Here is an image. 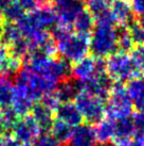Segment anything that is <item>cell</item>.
<instances>
[{
	"label": "cell",
	"instance_id": "obj_29",
	"mask_svg": "<svg viewBox=\"0 0 144 146\" xmlns=\"http://www.w3.org/2000/svg\"><path fill=\"white\" fill-rule=\"evenodd\" d=\"M132 122L136 135H144V111H137L132 115Z\"/></svg>",
	"mask_w": 144,
	"mask_h": 146
},
{
	"label": "cell",
	"instance_id": "obj_23",
	"mask_svg": "<svg viewBox=\"0 0 144 146\" xmlns=\"http://www.w3.org/2000/svg\"><path fill=\"white\" fill-rule=\"evenodd\" d=\"M2 13H3L4 21L15 23V24L26 15V11L17 0H12L8 7L2 10Z\"/></svg>",
	"mask_w": 144,
	"mask_h": 146
},
{
	"label": "cell",
	"instance_id": "obj_11",
	"mask_svg": "<svg viewBox=\"0 0 144 146\" xmlns=\"http://www.w3.org/2000/svg\"><path fill=\"white\" fill-rule=\"evenodd\" d=\"M109 11L116 26H119L120 28L128 27V25L134 21V12L129 0H113L110 4Z\"/></svg>",
	"mask_w": 144,
	"mask_h": 146
},
{
	"label": "cell",
	"instance_id": "obj_5",
	"mask_svg": "<svg viewBox=\"0 0 144 146\" xmlns=\"http://www.w3.org/2000/svg\"><path fill=\"white\" fill-rule=\"evenodd\" d=\"M73 102L77 107L82 117L87 124L93 125L105 117L106 102L101 98L80 91Z\"/></svg>",
	"mask_w": 144,
	"mask_h": 146
},
{
	"label": "cell",
	"instance_id": "obj_41",
	"mask_svg": "<svg viewBox=\"0 0 144 146\" xmlns=\"http://www.w3.org/2000/svg\"><path fill=\"white\" fill-rule=\"evenodd\" d=\"M1 140H2V134H0V146H1Z\"/></svg>",
	"mask_w": 144,
	"mask_h": 146
},
{
	"label": "cell",
	"instance_id": "obj_3",
	"mask_svg": "<svg viewBox=\"0 0 144 146\" xmlns=\"http://www.w3.org/2000/svg\"><path fill=\"white\" fill-rule=\"evenodd\" d=\"M132 113V105L126 86L123 85V83L115 82L106 100L105 116L112 121H117L130 117Z\"/></svg>",
	"mask_w": 144,
	"mask_h": 146
},
{
	"label": "cell",
	"instance_id": "obj_22",
	"mask_svg": "<svg viewBox=\"0 0 144 146\" xmlns=\"http://www.w3.org/2000/svg\"><path fill=\"white\" fill-rule=\"evenodd\" d=\"M14 84L8 78H0V109L9 108L12 105Z\"/></svg>",
	"mask_w": 144,
	"mask_h": 146
},
{
	"label": "cell",
	"instance_id": "obj_21",
	"mask_svg": "<svg viewBox=\"0 0 144 146\" xmlns=\"http://www.w3.org/2000/svg\"><path fill=\"white\" fill-rule=\"evenodd\" d=\"M22 34L20 32L19 28L15 23H8L4 21L3 25L1 26V34H0V42H2L4 45L10 47L15 42L20 40Z\"/></svg>",
	"mask_w": 144,
	"mask_h": 146
},
{
	"label": "cell",
	"instance_id": "obj_28",
	"mask_svg": "<svg viewBox=\"0 0 144 146\" xmlns=\"http://www.w3.org/2000/svg\"><path fill=\"white\" fill-rule=\"evenodd\" d=\"M134 43L132 41V37L128 33L127 29L122 28L119 30V35H118V50L122 52H127L132 50Z\"/></svg>",
	"mask_w": 144,
	"mask_h": 146
},
{
	"label": "cell",
	"instance_id": "obj_30",
	"mask_svg": "<svg viewBox=\"0 0 144 146\" xmlns=\"http://www.w3.org/2000/svg\"><path fill=\"white\" fill-rule=\"evenodd\" d=\"M39 102L44 106H46L48 109L51 110L53 113H54V111L58 108V106L60 105V102L58 100V98H57V96L55 95L54 92L44 95Z\"/></svg>",
	"mask_w": 144,
	"mask_h": 146
},
{
	"label": "cell",
	"instance_id": "obj_27",
	"mask_svg": "<svg viewBox=\"0 0 144 146\" xmlns=\"http://www.w3.org/2000/svg\"><path fill=\"white\" fill-rule=\"evenodd\" d=\"M127 31L132 37L134 45L137 46H144V29L140 26L139 23L132 21L128 25Z\"/></svg>",
	"mask_w": 144,
	"mask_h": 146
},
{
	"label": "cell",
	"instance_id": "obj_10",
	"mask_svg": "<svg viewBox=\"0 0 144 146\" xmlns=\"http://www.w3.org/2000/svg\"><path fill=\"white\" fill-rule=\"evenodd\" d=\"M67 146H98L93 126L82 123L74 127Z\"/></svg>",
	"mask_w": 144,
	"mask_h": 146
},
{
	"label": "cell",
	"instance_id": "obj_32",
	"mask_svg": "<svg viewBox=\"0 0 144 146\" xmlns=\"http://www.w3.org/2000/svg\"><path fill=\"white\" fill-rule=\"evenodd\" d=\"M1 146H22L12 133H4L1 140Z\"/></svg>",
	"mask_w": 144,
	"mask_h": 146
},
{
	"label": "cell",
	"instance_id": "obj_20",
	"mask_svg": "<svg viewBox=\"0 0 144 146\" xmlns=\"http://www.w3.org/2000/svg\"><path fill=\"white\" fill-rule=\"evenodd\" d=\"M73 128L74 127H71L67 123L63 122L58 118H54L49 133L60 144L62 143H67L70 137H71Z\"/></svg>",
	"mask_w": 144,
	"mask_h": 146
},
{
	"label": "cell",
	"instance_id": "obj_36",
	"mask_svg": "<svg viewBox=\"0 0 144 146\" xmlns=\"http://www.w3.org/2000/svg\"><path fill=\"white\" fill-rule=\"evenodd\" d=\"M12 0H0V10L2 11L4 8H7Z\"/></svg>",
	"mask_w": 144,
	"mask_h": 146
},
{
	"label": "cell",
	"instance_id": "obj_24",
	"mask_svg": "<svg viewBox=\"0 0 144 146\" xmlns=\"http://www.w3.org/2000/svg\"><path fill=\"white\" fill-rule=\"evenodd\" d=\"M18 118L19 117L15 114V112L13 111L11 107L0 109V122H1V125H2L3 133L12 132L13 127L15 126Z\"/></svg>",
	"mask_w": 144,
	"mask_h": 146
},
{
	"label": "cell",
	"instance_id": "obj_31",
	"mask_svg": "<svg viewBox=\"0 0 144 146\" xmlns=\"http://www.w3.org/2000/svg\"><path fill=\"white\" fill-rule=\"evenodd\" d=\"M33 146H62L60 143H58L51 134L49 133H41L36 139Z\"/></svg>",
	"mask_w": 144,
	"mask_h": 146
},
{
	"label": "cell",
	"instance_id": "obj_6",
	"mask_svg": "<svg viewBox=\"0 0 144 146\" xmlns=\"http://www.w3.org/2000/svg\"><path fill=\"white\" fill-rule=\"evenodd\" d=\"M52 8L57 17V24L72 28L76 16L86 9V3L84 0H53Z\"/></svg>",
	"mask_w": 144,
	"mask_h": 146
},
{
	"label": "cell",
	"instance_id": "obj_26",
	"mask_svg": "<svg viewBox=\"0 0 144 146\" xmlns=\"http://www.w3.org/2000/svg\"><path fill=\"white\" fill-rule=\"evenodd\" d=\"M113 0H86L87 10L92 14V16L96 17L102 13L106 12L110 8V4Z\"/></svg>",
	"mask_w": 144,
	"mask_h": 146
},
{
	"label": "cell",
	"instance_id": "obj_12",
	"mask_svg": "<svg viewBox=\"0 0 144 146\" xmlns=\"http://www.w3.org/2000/svg\"><path fill=\"white\" fill-rule=\"evenodd\" d=\"M54 114L55 118L67 123L71 127H76L83 123V117L73 102H62L54 111Z\"/></svg>",
	"mask_w": 144,
	"mask_h": 146
},
{
	"label": "cell",
	"instance_id": "obj_40",
	"mask_svg": "<svg viewBox=\"0 0 144 146\" xmlns=\"http://www.w3.org/2000/svg\"><path fill=\"white\" fill-rule=\"evenodd\" d=\"M3 133V129H2V125H1V122H0V134Z\"/></svg>",
	"mask_w": 144,
	"mask_h": 146
},
{
	"label": "cell",
	"instance_id": "obj_15",
	"mask_svg": "<svg viewBox=\"0 0 144 146\" xmlns=\"http://www.w3.org/2000/svg\"><path fill=\"white\" fill-rule=\"evenodd\" d=\"M80 91L81 89L79 81H76L75 79L69 78L67 80H64L58 83L54 93L62 104V102H73Z\"/></svg>",
	"mask_w": 144,
	"mask_h": 146
},
{
	"label": "cell",
	"instance_id": "obj_38",
	"mask_svg": "<svg viewBox=\"0 0 144 146\" xmlns=\"http://www.w3.org/2000/svg\"><path fill=\"white\" fill-rule=\"evenodd\" d=\"M138 23H139L141 27H142V28L144 29V15H141L140 18H139V21H138Z\"/></svg>",
	"mask_w": 144,
	"mask_h": 146
},
{
	"label": "cell",
	"instance_id": "obj_25",
	"mask_svg": "<svg viewBox=\"0 0 144 146\" xmlns=\"http://www.w3.org/2000/svg\"><path fill=\"white\" fill-rule=\"evenodd\" d=\"M129 56L137 77H140L144 74V46H137V48L132 49Z\"/></svg>",
	"mask_w": 144,
	"mask_h": 146
},
{
	"label": "cell",
	"instance_id": "obj_1",
	"mask_svg": "<svg viewBox=\"0 0 144 146\" xmlns=\"http://www.w3.org/2000/svg\"><path fill=\"white\" fill-rule=\"evenodd\" d=\"M119 29L113 24L96 23L90 34L89 52L98 59L108 58L118 51Z\"/></svg>",
	"mask_w": 144,
	"mask_h": 146
},
{
	"label": "cell",
	"instance_id": "obj_4",
	"mask_svg": "<svg viewBox=\"0 0 144 146\" xmlns=\"http://www.w3.org/2000/svg\"><path fill=\"white\" fill-rule=\"evenodd\" d=\"M105 70L113 82L123 83L134 78H138L130 56L127 52H122L119 50L107 58L105 61Z\"/></svg>",
	"mask_w": 144,
	"mask_h": 146
},
{
	"label": "cell",
	"instance_id": "obj_14",
	"mask_svg": "<svg viewBox=\"0 0 144 146\" xmlns=\"http://www.w3.org/2000/svg\"><path fill=\"white\" fill-rule=\"evenodd\" d=\"M132 108L137 111H144V79L141 77L129 80L126 85Z\"/></svg>",
	"mask_w": 144,
	"mask_h": 146
},
{
	"label": "cell",
	"instance_id": "obj_2",
	"mask_svg": "<svg viewBox=\"0 0 144 146\" xmlns=\"http://www.w3.org/2000/svg\"><path fill=\"white\" fill-rule=\"evenodd\" d=\"M89 41L90 35L71 31L55 42L56 50L57 53L60 54V58L71 64H74L88 56Z\"/></svg>",
	"mask_w": 144,
	"mask_h": 146
},
{
	"label": "cell",
	"instance_id": "obj_37",
	"mask_svg": "<svg viewBox=\"0 0 144 146\" xmlns=\"http://www.w3.org/2000/svg\"><path fill=\"white\" fill-rule=\"evenodd\" d=\"M36 3H37V5L38 7H40V5H45V4H49V1L50 0H34Z\"/></svg>",
	"mask_w": 144,
	"mask_h": 146
},
{
	"label": "cell",
	"instance_id": "obj_16",
	"mask_svg": "<svg viewBox=\"0 0 144 146\" xmlns=\"http://www.w3.org/2000/svg\"><path fill=\"white\" fill-rule=\"evenodd\" d=\"M93 129H94L98 144L100 145L110 144L113 138V132H115V121L105 116L100 122L96 123Z\"/></svg>",
	"mask_w": 144,
	"mask_h": 146
},
{
	"label": "cell",
	"instance_id": "obj_39",
	"mask_svg": "<svg viewBox=\"0 0 144 146\" xmlns=\"http://www.w3.org/2000/svg\"><path fill=\"white\" fill-rule=\"evenodd\" d=\"M4 23V18H3V13H2V11L0 10V27L3 25Z\"/></svg>",
	"mask_w": 144,
	"mask_h": 146
},
{
	"label": "cell",
	"instance_id": "obj_8",
	"mask_svg": "<svg viewBox=\"0 0 144 146\" xmlns=\"http://www.w3.org/2000/svg\"><path fill=\"white\" fill-rule=\"evenodd\" d=\"M11 133L22 146H33L36 139L41 134V131L34 118L29 114L17 119Z\"/></svg>",
	"mask_w": 144,
	"mask_h": 146
},
{
	"label": "cell",
	"instance_id": "obj_7",
	"mask_svg": "<svg viewBox=\"0 0 144 146\" xmlns=\"http://www.w3.org/2000/svg\"><path fill=\"white\" fill-rule=\"evenodd\" d=\"M105 61L94 57H85L72 65L71 78L82 82L89 80L102 73H105Z\"/></svg>",
	"mask_w": 144,
	"mask_h": 146
},
{
	"label": "cell",
	"instance_id": "obj_13",
	"mask_svg": "<svg viewBox=\"0 0 144 146\" xmlns=\"http://www.w3.org/2000/svg\"><path fill=\"white\" fill-rule=\"evenodd\" d=\"M53 112L44 106L40 102L34 104L32 110L30 112V115L34 118V121L39 127L41 133H48L53 123Z\"/></svg>",
	"mask_w": 144,
	"mask_h": 146
},
{
	"label": "cell",
	"instance_id": "obj_34",
	"mask_svg": "<svg viewBox=\"0 0 144 146\" xmlns=\"http://www.w3.org/2000/svg\"><path fill=\"white\" fill-rule=\"evenodd\" d=\"M10 54V49L7 45H4L2 42H0V59L7 57Z\"/></svg>",
	"mask_w": 144,
	"mask_h": 146
},
{
	"label": "cell",
	"instance_id": "obj_18",
	"mask_svg": "<svg viewBox=\"0 0 144 146\" xmlns=\"http://www.w3.org/2000/svg\"><path fill=\"white\" fill-rule=\"evenodd\" d=\"M94 17L89 12L87 9H84L82 12L76 16L75 21H73L72 29L76 33L85 34V35H90L92 30L94 28Z\"/></svg>",
	"mask_w": 144,
	"mask_h": 146
},
{
	"label": "cell",
	"instance_id": "obj_33",
	"mask_svg": "<svg viewBox=\"0 0 144 146\" xmlns=\"http://www.w3.org/2000/svg\"><path fill=\"white\" fill-rule=\"evenodd\" d=\"M134 14L138 16L144 15V0H129Z\"/></svg>",
	"mask_w": 144,
	"mask_h": 146
},
{
	"label": "cell",
	"instance_id": "obj_35",
	"mask_svg": "<svg viewBox=\"0 0 144 146\" xmlns=\"http://www.w3.org/2000/svg\"><path fill=\"white\" fill-rule=\"evenodd\" d=\"M132 146H144V135H136L132 141Z\"/></svg>",
	"mask_w": 144,
	"mask_h": 146
},
{
	"label": "cell",
	"instance_id": "obj_19",
	"mask_svg": "<svg viewBox=\"0 0 144 146\" xmlns=\"http://www.w3.org/2000/svg\"><path fill=\"white\" fill-rule=\"evenodd\" d=\"M22 67V60L12 56L11 53L7 57L0 59V78H10L16 76Z\"/></svg>",
	"mask_w": 144,
	"mask_h": 146
},
{
	"label": "cell",
	"instance_id": "obj_9",
	"mask_svg": "<svg viewBox=\"0 0 144 146\" xmlns=\"http://www.w3.org/2000/svg\"><path fill=\"white\" fill-rule=\"evenodd\" d=\"M35 102L26 86L16 82L14 83V94L11 108L18 117L29 115Z\"/></svg>",
	"mask_w": 144,
	"mask_h": 146
},
{
	"label": "cell",
	"instance_id": "obj_17",
	"mask_svg": "<svg viewBox=\"0 0 144 146\" xmlns=\"http://www.w3.org/2000/svg\"><path fill=\"white\" fill-rule=\"evenodd\" d=\"M135 134V129L132 125V118H121L115 121V132H113V138H112V144L126 141V140H132V138Z\"/></svg>",
	"mask_w": 144,
	"mask_h": 146
}]
</instances>
